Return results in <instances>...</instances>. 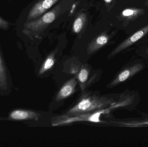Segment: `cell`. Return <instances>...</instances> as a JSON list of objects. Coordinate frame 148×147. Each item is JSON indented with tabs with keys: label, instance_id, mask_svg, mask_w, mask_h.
Listing matches in <instances>:
<instances>
[{
	"label": "cell",
	"instance_id": "cell-1",
	"mask_svg": "<svg viewBox=\"0 0 148 147\" xmlns=\"http://www.w3.org/2000/svg\"><path fill=\"white\" fill-rule=\"evenodd\" d=\"M120 95L115 98L105 96H99L90 94L82 95L77 103L69 109L63 115L73 116L91 113L103 109L115 104Z\"/></svg>",
	"mask_w": 148,
	"mask_h": 147
},
{
	"label": "cell",
	"instance_id": "cell-2",
	"mask_svg": "<svg viewBox=\"0 0 148 147\" xmlns=\"http://www.w3.org/2000/svg\"><path fill=\"white\" fill-rule=\"evenodd\" d=\"M120 108V104L117 102L114 105L91 113L73 116H66L62 115L60 116L53 117L51 119V124L53 127H58L80 121L103 123L104 122L101 119V116L102 115L107 114H109L112 110Z\"/></svg>",
	"mask_w": 148,
	"mask_h": 147
},
{
	"label": "cell",
	"instance_id": "cell-3",
	"mask_svg": "<svg viewBox=\"0 0 148 147\" xmlns=\"http://www.w3.org/2000/svg\"><path fill=\"white\" fill-rule=\"evenodd\" d=\"M62 11V5L60 3L53 9L47 11L38 18L25 22L23 25V33L28 35L43 31L49 25L54 21Z\"/></svg>",
	"mask_w": 148,
	"mask_h": 147
},
{
	"label": "cell",
	"instance_id": "cell-4",
	"mask_svg": "<svg viewBox=\"0 0 148 147\" xmlns=\"http://www.w3.org/2000/svg\"><path fill=\"white\" fill-rule=\"evenodd\" d=\"M146 67L144 62L140 60L130 62L123 67L114 78L108 85L109 88H113L131 79L142 71Z\"/></svg>",
	"mask_w": 148,
	"mask_h": 147
},
{
	"label": "cell",
	"instance_id": "cell-5",
	"mask_svg": "<svg viewBox=\"0 0 148 147\" xmlns=\"http://www.w3.org/2000/svg\"><path fill=\"white\" fill-rule=\"evenodd\" d=\"M148 33V24L136 32L134 34L123 41L114 48L108 55V58H112L132 46L136 41L144 37Z\"/></svg>",
	"mask_w": 148,
	"mask_h": 147
},
{
	"label": "cell",
	"instance_id": "cell-6",
	"mask_svg": "<svg viewBox=\"0 0 148 147\" xmlns=\"http://www.w3.org/2000/svg\"><path fill=\"white\" fill-rule=\"evenodd\" d=\"M59 0H39L30 9L27 21L32 20L40 17L47 12Z\"/></svg>",
	"mask_w": 148,
	"mask_h": 147
},
{
	"label": "cell",
	"instance_id": "cell-7",
	"mask_svg": "<svg viewBox=\"0 0 148 147\" xmlns=\"http://www.w3.org/2000/svg\"><path fill=\"white\" fill-rule=\"evenodd\" d=\"M111 123L117 126L129 128H140L148 127V114H145L142 117L128 118Z\"/></svg>",
	"mask_w": 148,
	"mask_h": 147
},
{
	"label": "cell",
	"instance_id": "cell-8",
	"mask_svg": "<svg viewBox=\"0 0 148 147\" xmlns=\"http://www.w3.org/2000/svg\"><path fill=\"white\" fill-rule=\"evenodd\" d=\"M77 84L76 77H74L68 81L60 89L56 97V102H60L72 96L75 91Z\"/></svg>",
	"mask_w": 148,
	"mask_h": 147
},
{
	"label": "cell",
	"instance_id": "cell-9",
	"mask_svg": "<svg viewBox=\"0 0 148 147\" xmlns=\"http://www.w3.org/2000/svg\"><path fill=\"white\" fill-rule=\"evenodd\" d=\"M109 39L108 35L105 33H103L97 36L88 45V54H92L105 46L108 42Z\"/></svg>",
	"mask_w": 148,
	"mask_h": 147
},
{
	"label": "cell",
	"instance_id": "cell-10",
	"mask_svg": "<svg viewBox=\"0 0 148 147\" xmlns=\"http://www.w3.org/2000/svg\"><path fill=\"white\" fill-rule=\"evenodd\" d=\"M40 114L39 113L30 110H16L11 112L10 117L14 120H33L37 121Z\"/></svg>",
	"mask_w": 148,
	"mask_h": 147
},
{
	"label": "cell",
	"instance_id": "cell-11",
	"mask_svg": "<svg viewBox=\"0 0 148 147\" xmlns=\"http://www.w3.org/2000/svg\"><path fill=\"white\" fill-rule=\"evenodd\" d=\"M57 51V50L54 51L47 56L39 70V75L44 74L54 66L56 61L55 57Z\"/></svg>",
	"mask_w": 148,
	"mask_h": 147
},
{
	"label": "cell",
	"instance_id": "cell-12",
	"mask_svg": "<svg viewBox=\"0 0 148 147\" xmlns=\"http://www.w3.org/2000/svg\"><path fill=\"white\" fill-rule=\"evenodd\" d=\"M87 19V16L84 13H81L75 19L73 24V31L75 33H79L84 27Z\"/></svg>",
	"mask_w": 148,
	"mask_h": 147
},
{
	"label": "cell",
	"instance_id": "cell-13",
	"mask_svg": "<svg viewBox=\"0 0 148 147\" xmlns=\"http://www.w3.org/2000/svg\"><path fill=\"white\" fill-rule=\"evenodd\" d=\"M89 71L88 68L83 66L79 71L77 76V79L82 91L85 89V85L88 78Z\"/></svg>",
	"mask_w": 148,
	"mask_h": 147
},
{
	"label": "cell",
	"instance_id": "cell-14",
	"mask_svg": "<svg viewBox=\"0 0 148 147\" xmlns=\"http://www.w3.org/2000/svg\"><path fill=\"white\" fill-rule=\"evenodd\" d=\"M143 10L136 8H128L125 9L121 13V16L127 19H132L141 14Z\"/></svg>",
	"mask_w": 148,
	"mask_h": 147
},
{
	"label": "cell",
	"instance_id": "cell-15",
	"mask_svg": "<svg viewBox=\"0 0 148 147\" xmlns=\"http://www.w3.org/2000/svg\"><path fill=\"white\" fill-rule=\"evenodd\" d=\"M7 85V77L6 70L3 64L2 59L0 54V86L1 88H4Z\"/></svg>",
	"mask_w": 148,
	"mask_h": 147
},
{
	"label": "cell",
	"instance_id": "cell-16",
	"mask_svg": "<svg viewBox=\"0 0 148 147\" xmlns=\"http://www.w3.org/2000/svg\"><path fill=\"white\" fill-rule=\"evenodd\" d=\"M9 27V22L0 17V28L7 30Z\"/></svg>",
	"mask_w": 148,
	"mask_h": 147
},
{
	"label": "cell",
	"instance_id": "cell-17",
	"mask_svg": "<svg viewBox=\"0 0 148 147\" xmlns=\"http://www.w3.org/2000/svg\"><path fill=\"white\" fill-rule=\"evenodd\" d=\"M142 54L143 56H144L145 58L148 59V46L144 50V51L141 53V54Z\"/></svg>",
	"mask_w": 148,
	"mask_h": 147
},
{
	"label": "cell",
	"instance_id": "cell-18",
	"mask_svg": "<svg viewBox=\"0 0 148 147\" xmlns=\"http://www.w3.org/2000/svg\"><path fill=\"white\" fill-rule=\"evenodd\" d=\"M104 1L105 3L109 4V3H110L113 1V0H104Z\"/></svg>",
	"mask_w": 148,
	"mask_h": 147
},
{
	"label": "cell",
	"instance_id": "cell-19",
	"mask_svg": "<svg viewBox=\"0 0 148 147\" xmlns=\"http://www.w3.org/2000/svg\"><path fill=\"white\" fill-rule=\"evenodd\" d=\"M147 67L148 70V62L147 63Z\"/></svg>",
	"mask_w": 148,
	"mask_h": 147
}]
</instances>
